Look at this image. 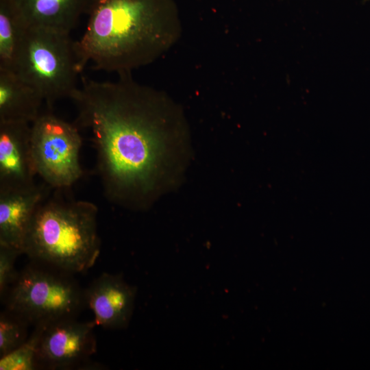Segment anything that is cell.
<instances>
[{"instance_id":"3957f363","label":"cell","mask_w":370,"mask_h":370,"mask_svg":"<svg viewBox=\"0 0 370 370\" xmlns=\"http://www.w3.org/2000/svg\"><path fill=\"white\" fill-rule=\"evenodd\" d=\"M56 190L37 208L23 254L68 273L85 272L100 254L97 207L88 201L64 199Z\"/></svg>"},{"instance_id":"30bf717a","label":"cell","mask_w":370,"mask_h":370,"mask_svg":"<svg viewBox=\"0 0 370 370\" xmlns=\"http://www.w3.org/2000/svg\"><path fill=\"white\" fill-rule=\"evenodd\" d=\"M52 188L45 182H35L24 188L0 190V245L22 251L29 223Z\"/></svg>"},{"instance_id":"9a60e30c","label":"cell","mask_w":370,"mask_h":370,"mask_svg":"<svg viewBox=\"0 0 370 370\" xmlns=\"http://www.w3.org/2000/svg\"><path fill=\"white\" fill-rule=\"evenodd\" d=\"M31 324L21 315L5 308L0 314V356L23 345L27 339Z\"/></svg>"},{"instance_id":"7c38bea8","label":"cell","mask_w":370,"mask_h":370,"mask_svg":"<svg viewBox=\"0 0 370 370\" xmlns=\"http://www.w3.org/2000/svg\"><path fill=\"white\" fill-rule=\"evenodd\" d=\"M44 102L41 94L16 72L0 71V122L32 123Z\"/></svg>"},{"instance_id":"2e32d148","label":"cell","mask_w":370,"mask_h":370,"mask_svg":"<svg viewBox=\"0 0 370 370\" xmlns=\"http://www.w3.org/2000/svg\"><path fill=\"white\" fill-rule=\"evenodd\" d=\"M22 251L16 248L0 245V295L5 298L8 291L16 280L18 273L14 264Z\"/></svg>"},{"instance_id":"9c48e42d","label":"cell","mask_w":370,"mask_h":370,"mask_svg":"<svg viewBox=\"0 0 370 370\" xmlns=\"http://www.w3.org/2000/svg\"><path fill=\"white\" fill-rule=\"evenodd\" d=\"M136 290L121 276L103 273L84 292V299L94 314V322L106 329L127 326L134 309Z\"/></svg>"},{"instance_id":"8fae6325","label":"cell","mask_w":370,"mask_h":370,"mask_svg":"<svg viewBox=\"0 0 370 370\" xmlns=\"http://www.w3.org/2000/svg\"><path fill=\"white\" fill-rule=\"evenodd\" d=\"M28 27L70 34L92 0H11Z\"/></svg>"},{"instance_id":"ba28073f","label":"cell","mask_w":370,"mask_h":370,"mask_svg":"<svg viewBox=\"0 0 370 370\" xmlns=\"http://www.w3.org/2000/svg\"><path fill=\"white\" fill-rule=\"evenodd\" d=\"M31 137L29 123L0 122V190L35 183Z\"/></svg>"},{"instance_id":"8992f818","label":"cell","mask_w":370,"mask_h":370,"mask_svg":"<svg viewBox=\"0 0 370 370\" xmlns=\"http://www.w3.org/2000/svg\"><path fill=\"white\" fill-rule=\"evenodd\" d=\"M32 150L37 175L53 188H68L83 175L78 127L47 108L31 123Z\"/></svg>"},{"instance_id":"7a4b0ae2","label":"cell","mask_w":370,"mask_h":370,"mask_svg":"<svg viewBox=\"0 0 370 370\" xmlns=\"http://www.w3.org/2000/svg\"><path fill=\"white\" fill-rule=\"evenodd\" d=\"M76 49L82 68L119 75L147 65L179 40L182 23L174 0H92Z\"/></svg>"},{"instance_id":"277c9868","label":"cell","mask_w":370,"mask_h":370,"mask_svg":"<svg viewBox=\"0 0 370 370\" xmlns=\"http://www.w3.org/2000/svg\"><path fill=\"white\" fill-rule=\"evenodd\" d=\"M82 70L70 34L28 27L15 72L41 94L47 108L72 98Z\"/></svg>"},{"instance_id":"5bb4252c","label":"cell","mask_w":370,"mask_h":370,"mask_svg":"<svg viewBox=\"0 0 370 370\" xmlns=\"http://www.w3.org/2000/svg\"><path fill=\"white\" fill-rule=\"evenodd\" d=\"M45 323L34 325L26 341L1 357L0 370H32L38 367L37 351Z\"/></svg>"},{"instance_id":"e0dca14e","label":"cell","mask_w":370,"mask_h":370,"mask_svg":"<svg viewBox=\"0 0 370 370\" xmlns=\"http://www.w3.org/2000/svg\"><path fill=\"white\" fill-rule=\"evenodd\" d=\"M368 1V0H364L365 2V1Z\"/></svg>"},{"instance_id":"52a82bcc","label":"cell","mask_w":370,"mask_h":370,"mask_svg":"<svg viewBox=\"0 0 370 370\" xmlns=\"http://www.w3.org/2000/svg\"><path fill=\"white\" fill-rule=\"evenodd\" d=\"M94 321L69 317L45 323L38 343V367L64 369L86 362L97 351Z\"/></svg>"},{"instance_id":"5b68a950","label":"cell","mask_w":370,"mask_h":370,"mask_svg":"<svg viewBox=\"0 0 370 370\" xmlns=\"http://www.w3.org/2000/svg\"><path fill=\"white\" fill-rule=\"evenodd\" d=\"M62 272L36 267L25 268L18 273L4 298L5 308L34 325L73 317L85 301L84 293L73 279Z\"/></svg>"},{"instance_id":"6da1fadb","label":"cell","mask_w":370,"mask_h":370,"mask_svg":"<svg viewBox=\"0 0 370 370\" xmlns=\"http://www.w3.org/2000/svg\"><path fill=\"white\" fill-rule=\"evenodd\" d=\"M82 78L71 99L75 125L90 130L106 197L134 210L145 209L160 193L167 172L169 145L185 137L179 106L163 91L134 81Z\"/></svg>"},{"instance_id":"4fadbf2b","label":"cell","mask_w":370,"mask_h":370,"mask_svg":"<svg viewBox=\"0 0 370 370\" xmlns=\"http://www.w3.org/2000/svg\"><path fill=\"white\" fill-rule=\"evenodd\" d=\"M28 27L11 0H0V71L15 72Z\"/></svg>"}]
</instances>
